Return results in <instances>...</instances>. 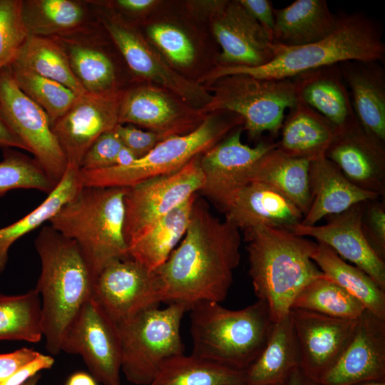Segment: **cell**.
I'll return each instance as SVG.
<instances>
[{"label": "cell", "mask_w": 385, "mask_h": 385, "mask_svg": "<svg viewBox=\"0 0 385 385\" xmlns=\"http://www.w3.org/2000/svg\"><path fill=\"white\" fill-rule=\"evenodd\" d=\"M123 145L115 129L105 132L86 153L81 170H93L114 166L117 154Z\"/></svg>", "instance_id": "cell-45"}, {"label": "cell", "mask_w": 385, "mask_h": 385, "mask_svg": "<svg viewBox=\"0 0 385 385\" xmlns=\"http://www.w3.org/2000/svg\"><path fill=\"white\" fill-rule=\"evenodd\" d=\"M149 385H245V371L183 354L164 362Z\"/></svg>", "instance_id": "cell-38"}, {"label": "cell", "mask_w": 385, "mask_h": 385, "mask_svg": "<svg viewBox=\"0 0 385 385\" xmlns=\"http://www.w3.org/2000/svg\"><path fill=\"white\" fill-rule=\"evenodd\" d=\"M309 182L312 202L301 222L304 225H314L322 218L380 197L353 184L327 157L310 161Z\"/></svg>", "instance_id": "cell-26"}, {"label": "cell", "mask_w": 385, "mask_h": 385, "mask_svg": "<svg viewBox=\"0 0 385 385\" xmlns=\"http://www.w3.org/2000/svg\"><path fill=\"white\" fill-rule=\"evenodd\" d=\"M34 245L41 262L35 289L41 297L46 349L57 355L68 326L92 298L96 277L77 243L51 225L41 228Z\"/></svg>", "instance_id": "cell-2"}, {"label": "cell", "mask_w": 385, "mask_h": 385, "mask_svg": "<svg viewBox=\"0 0 385 385\" xmlns=\"http://www.w3.org/2000/svg\"><path fill=\"white\" fill-rule=\"evenodd\" d=\"M288 111L277 148L288 156L310 161L326 157L339 129L300 101Z\"/></svg>", "instance_id": "cell-31"}, {"label": "cell", "mask_w": 385, "mask_h": 385, "mask_svg": "<svg viewBox=\"0 0 385 385\" xmlns=\"http://www.w3.org/2000/svg\"><path fill=\"white\" fill-rule=\"evenodd\" d=\"M382 27L364 14H339L334 31L309 44L277 45L272 60L257 67L216 66L200 81L207 86L227 75L243 73L259 78L291 79L304 72L346 61H381L385 57Z\"/></svg>", "instance_id": "cell-3"}, {"label": "cell", "mask_w": 385, "mask_h": 385, "mask_svg": "<svg viewBox=\"0 0 385 385\" xmlns=\"http://www.w3.org/2000/svg\"><path fill=\"white\" fill-rule=\"evenodd\" d=\"M22 0H0V71L9 66L28 36Z\"/></svg>", "instance_id": "cell-43"}, {"label": "cell", "mask_w": 385, "mask_h": 385, "mask_svg": "<svg viewBox=\"0 0 385 385\" xmlns=\"http://www.w3.org/2000/svg\"><path fill=\"white\" fill-rule=\"evenodd\" d=\"M0 148H18L27 151L26 146L13 133L0 113Z\"/></svg>", "instance_id": "cell-51"}, {"label": "cell", "mask_w": 385, "mask_h": 385, "mask_svg": "<svg viewBox=\"0 0 385 385\" xmlns=\"http://www.w3.org/2000/svg\"><path fill=\"white\" fill-rule=\"evenodd\" d=\"M238 1L249 14L272 35L274 25V8L272 1L270 0Z\"/></svg>", "instance_id": "cell-50"}, {"label": "cell", "mask_w": 385, "mask_h": 385, "mask_svg": "<svg viewBox=\"0 0 385 385\" xmlns=\"http://www.w3.org/2000/svg\"><path fill=\"white\" fill-rule=\"evenodd\" d=\"M92 299L115 324L160 303L154 271L130 257L115 260L101 271Z\"/></svg>", "instance_id": "cell-19"}, {"label": "cell", "mask_w": 385, "mask_h": 385, "mask_svg": "<svg viewBox=\"0 0 385 385\" xmlns=\"http://www.w3.org/2000/svg\"><path fill=\"white\" fill-rule=\"evenodd\" d=\"M296 308L342 319H357L364 305L324 274L308 283L294 299Z\"/></svg>", "instance_id": "cell-40"}, {"label": "cell", "mask_w": 385, "mask_h": 385, "mask_svg": "<svg viewBox=\"0 0 385 385\" xmlns=\"http://www.w3.org/2000/svg\"><path fill=\"white\" fill-rule=\"evenodd\" d=\"M243 232L255 294L277 322L289 314L299 292L323 275L312 260L317 243L285 229L258 226Z\"/></svg>", "instance_id": "cell-4"}, {"label": "cell", "mask_w": 385, "mask_h": 385, "mask_svg": "<svg viewBox=\"0 0 385 385\" xmlns=\"http://www.w3.org/2000/svg\"><path fill=\"white\" fill-rule=\"evenodd\" d=\"M291 79L297 101L311 107L339 129L359 123L339 63L310 70Z\"/></svg>", "instance_id": "cell-28"}, {"label": "cell", "mask_w": 385, "mask_h": 385, "mask_svg": "<svg viewBox=\"0 0 385 385\" xmlns=\"http://www.w3.org/2000/svg\"><path fill=\"white\" fill-rule=\"evenodd\" d=\"M199 156L175 172L127 188L124 235L128 246L155 222L200 192L204 177Z\"/></svg>", "instance_id": "cell-13"}, {"label": "cell", "mask_w": 385, "mask_h": 385, "mask_svg": "<svg viewBox=\"0 0 385 385\" xmlns=\"http://www.w3.org/2000/svg\"><path fill=\"white\" fill-rule=\"evenodd\" d=\"M115 131L122 144L130 149L138 158L145 155L163 140L157 133L138 129L130 124H118Z\"/></svg>", "instance_id": "cell-46"}, {"label": "cell", "mask_w": 385, "mask_h": 385, "mask_svg": "<svg viewBox=\"0 0 385 385\" xmlns=\"http://www.w3.org/2000/svg\"><path fill=\"white\" fill-rule=\"evenodd\" d=\"M326 157L357 187L384 195V143L367 133L359 123L339 129Z\"/></svg>", "instance_id": "cell-24"}, {"label": "cell", "mask_w": 385, "mask_h": 385, "mask_svg": "<svg viewBox=\"0 0 385 385\" xmlns=\"http://www.w3.org/2000/svg\"><path fill=\"white\" fill-rule=\"evenodd\" d=\"M188 309L170 303L145 309L116 324L121 345V371L135 385H149L164 362L184 354L180 325Z\"/></svg>", "instance_id": "cell-9"}, {"label": "cell", "mask_w": 385, "mask_h": 385, "mask_svg": "<svg viewBox=\"0 0 385 385\" xmlns=\"http://www.w3.org/2000/svg\"><path fill=\"white\" fill-rule=\"evenodd\" d=\"M61 351L80 355L97 382L120 385L121 345L118 327L92 298L68 326Z\"/></svg>", "instance_id": "cell-16"}, {"label": "cell", "mask_w": 385, "mask_h": 385, "mask_svg": "<svg viewBox=\"0 0 385 385\" xmlns=\"http://www.w3.org/2000/svg\"><path fill=\"white\" fill-rule=\"evenodd\" d=\"M41 377V374L40 373H38L29 379L26 382H24L22 385H38V383Z\"/></svg>", "instance_id": "cell-55"}, {"label": "cell", "mask_w": 385, "mask_h": 385, "mask_svg": "<svg viewBox=\"0 0 385 385\" xmlns=\"http://www.w3.org/2000/svg\"><path fill=\"white\" fill-rule=\"evenodd\" d=\"M189 311L191 354L242 371L260 356L275 322L268 304L261 299L236 310L202 301Z\"/></svg>", "instance_id": "cell-5"}, {"label": "cell", "mask_w": 385, "mask_h": 385, "mask_svg": "<svg viewBox=\"0 0 385 385\" xmlns=\"http://www.w3.org/2000/svg\"><path fill=\"white\" fill-rule=\"evenodd\" d=\"M126 189L83 187L49 220L77 243L96 277L111 262L130 257L124 235Z\"/></svg>", "instance_id": "cell-6"}, {"label": "cell", "mask_w": 385, "mask_h": 385, "mask_svg": "<svg viewBox=\"0 0 385 385\" xmlns=\"http://www.w3.org/2000/svg\"><path fill=\"white\" fill-rule=\"evenodd\" d=\"M9 67L19 88L46 112L51 126L80 96L57 81L14 63Z\"/></svg>", "instance_id": "cell-41"}, {"label": "cell", "mask_w": 385, "mask_h": 385, "mask_svg": "<svg viewBox=\"0 0 385 385\" xmlns=\"http://www.w3.org/2000/svg\"><path fill=\"white\" fill-rule=\"evenodd\" d=\"M243 125L199 156L204 177L199 193L224 214L241 190L251 182L259 160L277 146V142L260 140L251 147L242 141Z\"/></svg>", "instance_id": "cell-14"}, {"label": "cell", "mask_w": 385, "mask_h": 385, "mask_svg": "<svg viewBox=\"0 0 385 385\" xmlns=\"http://www.w3.org/2000/svg\"><path fill=\"white\" fill-rule=\"evenodd\" d=\"M123 91L107 96L80 95L52 125L68 164L80 168L93 143L101 134L115 129L119 124V105Z\"/></svg>", "instance_id": "cell-21"}, {"label": "cell", "mask_w": 385, "mask_h": 385, "mask_svg": "<svg viewBox=\"0 0 385 385\" xmlns=\"http://www.w3.org/2000/svg\"><path fill=\"white\" fill-rule=\"evenodd\" d=\"M54 38L66 53L75 77L87 93L116 94L132 82L120 56L112 49L115 46L100 24L82 34Z\"/></svg>", "instance_id": "cell-18"}, {"label": "cell", "mask_w": 385, "mask_h": 385, "mask_svg": "<svg viewBox=\"0 0 385 385\" xmlns=\"http://www.w3.org/2000/svg\"><path fill=\"white\" fill-rule=\"evenodd\" d=\"M137 159L138 158L130 149L123 145L117 154L114 166H127Z\"/></svg>", "instance_id": "cell-54"}, {"label": "cell", "mask_w": 385, "mask_h": 385, "mask_svg": "<svg viewBox=\"0 0 385 385\" xmlns=\"http://www.w3.org/2000/svg\"><path fill=\"white\" fill-rule=\"evenodd\" d=\"M54 361L52 356L41 353L36 359L19 368L0 383V385H22L40 371L51 368Z\"/></svg>", "instance_id": "cell-49"}, {"label": "cell", "mask_w": 385, "mask_h": 385, "mask_svg": "<svg viewBox=\"0 0 385 385\" xmlns=\"http://www.w3.org/2000/svg\"><path fill=\"white\" fill-rule=\"evenodd\" d=\"M207 115L168 89L132 81L122 92L118 120L143 127L164 140L193 131Z\"/></svg>", "instance_id": "cell-15"}, {"label": "cell", "mask_w": 385, "mask_h": 385, "mask_svg": "<svg viewBox=\"0 0 385 385\" xmlns=\"http://www.w3.org/2000/svg\"><path fill=\"white\" fill-rule=\"evenodd\" d=\"M240 230L220 220L197 196L186 232L167 260L154 271L160 302L221 303L240 262Z\"/></svg>", "instance_id": "cell-1"}, {"label": "cell", "mask_w": 385, "mask_h": 385, "mask_svg": "<svg viewBox=\"0 0 385 385\" xmlns=\"http://www.w3.org/2000/svg\"><path fill=\"white\" fill-rule=\"evenodd\" d=\"M273 43L296 46L319 41L337 28L339 14H333L326 0H296L274 9Z\"/></svg>", "instance_id": "cell-30"}, {"label": "cell", "mask_w": 385, "mask_h": 385, "mask_svg": "<svg viewBox=\"0 0 385 385\" xmlns=\"http://www.w3.org/2000/svg\"><path fill=\"white\" fill-rule=\"evenodd\" d=\"M197 194L155 222L128 246L130 258L149 271L161 266L183 238Z\"/></svg>", "instance_id": "cell-33"}, {"label": "cell", "mask_w": 385, "mask_h": 385, "mask_svg": "<svg viewBox=\"0 0 385 385\" xmlns=\"http://www.w3.org/2000/svg\"><path fill=\"white\" fill-rule=\"evenodd\" d=\"M225 221L245 231L264 226L291 230L304 215L287 197L262 183L252 181L225 213Z\"/></svg>", "instance_id": "cell-25"}, {"label": "cell", "mask_w": 385, "mask_h": 385, "mask_svg": "<svg viewBox=\"0 0 385 385\" xmlns=\"http://www.w3.org/2000/svg\"><path fill=\"white\" fill-rule=\"evenodd\" d=\"M298 367L299 349L289 314L274 322L262 351L245 371V385H284Z\"/></svg>", "instance_id": "cell-32"}, {"label": "cell", "mask_w": 385, "mask_h": 385, "mask_svg": "<svg viewBox=\"0 0 385 385\" xmlns=\"http://www.w3.org/2000/svg\"><path fill=\"white\" fill-rule=\"evenodd\" d=\"M356 385H385V380L364 382Z\"/></svg>", "instance_id": "cell-56"}, {"label": "cell", "mask_w": 385, "mask_h": 385, "mask_svg": "<svg viewBox=\"0 0 385 385\" xmlns=\"http://www.w3.org/2000/svg\"><path fill=\"white\" fill-rule=\"evenodd\" d=\"M339 66L359 124L385 143V69L382 62L346 61Z\"/></svg>", "instance_id": "cell-27"}, {"label": "cell", "mask_w": 385, "mask_h": 385, "mask_svg": "<svg viewBox=\"0 0 385 385\" xmlns=\"http://www.w3.org/2000/svg\"><path fill=\"white\" fill-rule=\"evenodd\" d=\"M94 16L120 56L132 81L168 89L202 109L211 100L204 86L178 74L146 38L138 25L116 11L107 0L89 1Z\"/></svg>", "instance_id": "cell-10"}, {"label": "cell", "mask_w": 385, "mask_h": 385, "mask_svg": "<svg viewBox=\"0 0 385 385\" xmlns=\"http://www.w3.org/2000/svg\"><path fill=\"white\" fill-rule=\"evenodd\" d=\"M21 11L28 34L37 36H71L99 24L89 1L22 0Z\"/></svg>", "instance_id": "cell-29"}, {"label": "cell", "mask_w": 385, "mask_h": 385, "mask_svg": "<svg viewBox=\"0 0 385 385\" xmlns=\"http://www.w3.org/2000/svg\"><path fill=\"white\" fill-rule=\"evenodd\" d=\"M309 163L307 159L288 156L276 146L257 163L251 182L262 183L277 190L290 200L304 216L312 202Z\"/></svg>", "instance_id": "cell-34"}, {"label": "cell", "mask_w": 385, "mask_h": 385, "mask_svg": "<svg viewBox=\"0 0 385 385\" xmlns=\"http://www.w3.org/2000/svg\"><path fill=\"white\" fill-rule=\"evenodd\" d=\"M241 125L242 118L234 113H210L193 131L160 141L148 153L129 165L81 170L83 187L129 188L149 178L175 172Z\"/></svg>", "instance_id": "cell-7"}, {"label": "cell", "mask_w": 385, "mask_h": 385, "mask_svg": "<svg viewBox=\"0 0 385 385\" xmlns=\"http://www.w3.org/2000/svg\"><path fill=\"white\" fill-rule=\"evenodd\" d=\"M361 229L374 252L385 261V204L375 199L364 202Z\"/></svg>", "instance_id": "cell-44"}, {"label": "cell", "mask_w": 385, "mask_h": 385, "mask_svg": "<svg viewBox=\"0 0 385 385\" xmlns=\"http://www.w3.org/2000/svg\"><path fill=\"white\" fill-rule=\"evenodd\" d=\"M11 63L57 81L78 95L87 93L75 77L66 53L54 38L28 35Z\"/></svg>", "instance_id": "cell-37"}, {"label": "cell", "mask_w": 385, "mask_h": 385, "mask_svg": "<svg viewBox=\"0 0 385 385\" xmlns=\"http://www.w3.org/2000/svg\"><path fill=\"white\" fill-rule=\"evenodd\" d=\"M284 385H320L307 376L302 369L297 368L290 375Z\"/></svg>", "instance_id": "cell-53"}, {"label": "cell", "mask_w": 385, "mask_h": 385, "mask_svg": "<svg viewBox=\"0 0 385 385\" xmlns=\"http://www.w3.org/2000/svg\"><path fill=\"white\" fill-rule=\"evenodd\" d=\"M40 354L33 349L26 347L10 353L0 354V383Z\"/></svg>", "instance_id": "cell-48"}, {"label": "cell", "mask_w": 385, "mask_h": 385, "mask_svg": "<svg viewBox=\"0 0 385 385\" xmlns=\"http://www.w3.org/2000/svg\"><path fill=\"white\" fill-rule=\"evenodd\" d=\"M385 380V319L365 309L346 349L320 385H356Z\"/></svg>", "instance_id": "cell-22"}, {"label": "cell", "mask_w": 385, "mask_h": 385, "mask_svg": "<svg viewBox=\"0 0 385 385\" xmlns=\"http://www.w3.org/2000/svg\"><path fill=\"white\" fill-rule=\"evenodd\" d=\"M205 24L220 49L217 66L257 67L277 53L271 34L238 0H221Z\"/></svg>", "instance_id": "cell-17"}, {"label": "cell", "mask_w": 385, "mask_h": 385, "mask_svg": "<svg viewBox=\"0 0 385 385\" xmlns=\"http://www.w3.org/2000/svg\"><path fill=\"white\" fill-rule=\"evenodd\" d=\"M136 24L168 64L185 78L198 83L217 66V44L207 25L192 17L180 1H163Z\"/></svg>", "instance_id": "cell-11"}, {"label": "cell", "mask_w": 385, "mask_h": 385, "mask_svg": "<svg viewBox=\"0 0 385 385\" xmlns=\"http://www.w3.org/2000/svg\"><path fill=\"white\" fill-rule=\"evenodd\" d=\"M56 186L34 158L14 148L3 149L0 197L14 189H34L49 194Z\"/></svg>", "instance_id": "cell-42"}, {"label": "cell", "mask_w": 385, "mask_h": 385, "mask_svg": "<svg viewBox=\"0 0 385 385\" xmlns=\"http://www.w3.org/2000/svg\"><path fill=\"white\" fill-rule=\"evenodd\" d=\"M299 354V368L319 383L350 342L357 319H342L292 308L289 311Z\"/></svg>", "instance_id": "cell-20"}, {"label": "cell", "mask_w": 385, "mask_h": 385, "mask_svg": "<svg viewBox=\"0 0 385 385\" xmlns=\"http://www.w3.org/2000/svg\"><path fill=\"white\" fill-rule=\"evenodd\" d=\"M205 87L212 97L202 112L225 111L238 115L243 120L244 131L252 140L265 133L277 136L285 111L298 101L292 79H265L235 73L222 76Z\"/></svg>", "instance_id": "cell-8"}, {"label": "cell", "mask_w": 385, "mask_h": 385, "mask_svg": "<svg viewBox=\"0 0 385 385\" xmlns=\"http://www.w3.org/2000/svg\"><path fill=\"white\" fill-rule=\"evenodd\" d=\"M364 202L326 217L324 225L308 226L299 223L292 231L297 235L311 237L317 242L327 245L341 258L363 270L385 291V261L372 250L361 229Z\"/></svg>", "instance_id": "cell-23"}, {"label": "cell", "mask_w": 385, "mask_h": 385, "mask_svg": "<svg viewBox=\"0 0 385 385\" xmlns=\"http://www.w3.org/2000/svg\"><path fill=\"white\" fill-rule=\"evenodd\" d=\"M312 260L327 278L359 300L366 310L385 319V291L366 273L346 262L322 242H317Z\"/></svg>", "instance_id": "cell-35"}, {"label": "cell", "mask_w": 385, "mask_h": 385, "mask_svg": "<svg viewBox=\"0 0 385 385\" xmlns=\"http://www.w3.org/2000/svg\"><path fill=\"white\" fill-rule=\"evenodd\" d=\"M82 188L81 168L68 164L61 180L37 207L14 223L0 228V274L7 265L11 245L49 221Z\"/></svg>", "instance_id": "cell-36"}, {"label": "cell", "mask_w": 385, "mask_h": 385, "mask_svg": "<svg viewBox=\"0 0 385 385\" xmlns=\"http://www.w3.org/2000/svg\"><path fill=\"white\" fill-rule=\"evenodd\" d=\"M42 337L41 302L36 289L17 295L0 294V340L38 343Z\"/></svg>", "instance_id": "cell-39"}, {"label": "cell", "mask_w": 385, "mask_h": 385, "mask_svg": "<svg viewBox=\"0 0 385 385\" xmlns=\"http://www.w3.org/2000/svg\"><path fill=\"white\" fill-rule=\"evenodd\" d=\"M108 4L128 19L138 23L150 15L162 0H107Z\"/></svg>", "instance_id": "cell-47"}, {"label": "cell", "mask_w": 385, "mask_h": 385, "mask_svg": "<svg viewBox=\"0 0 385 385\" xmlns=\"http://www.w3.org/2000/svg\"><path fill=\"white\" fill-rule=\"evenodd\" d=\"M65 385H97V381L90 374L76 371L68 378Z\"/></svg>", "instance_id": "cell-52"}, {"label": "cell", "mask_w": 385, "mask_h": 385, "mask_svg": "<svg viewBox=\"0 0 385 385\" xmlns=\"http://www.w3.org/2000/svg\"><path fill=\"white\" fill-rule=\"evenodd\" d=\"M0 113L27 151L57 185L66 170V158L48 116L19 88L9 66L0 71Z\"/></svg>", "instance_id": "cell-12"}]
</instances>
